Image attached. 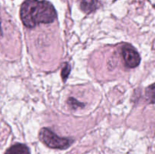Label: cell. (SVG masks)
Segmentation results:
<instances>
[{
  "mask_svg": "<svg viewBox=\"0 0 155 154\" xmlns=\"http://www.w3.org/2000/svg\"><path fill=\"white\" fill-rule=\"evenodd\" d=\"M21 19L25 27L33 28L39 24H50L57 18L55 9L47 1L26 0L21 8Z\"/></svg>",
  "mask_w": 155,
  "mask_h": 154,
  "instance_id": "6da1fadb",
  "label": "cell"
},
{
  "mask_svg": "<svg viewBox=\"0 0 155 154\" xmlns=\"http://www.w3.org/2000/svg\"><path fill=\"white\" fill-rule=\"evenodd\" d=\"M39 137L42 143L53 149H66L73 143L71 139L59 137L55 133L46 128H43L40 130Z\"/></svg>",
  "mask_w": 155,
  "mask_h": 154,
  "instance_id": "7a4b0ae2",
  "label": "cell"
},
{
  "mask_svg": "<svg viewBox=\"0 0 155 154\" xmlns=\"http://www.w3.org/2000/svg\"><path fill=\"white\" fill-rule=\"evenodd\" d=\"M122 56L124 63L129 68H135L140 63L141 57L138 51L133 47L126 45L122 48Z\"/></svg>",
  "mask_w": 155,
  "mask_h": 154,
  "instance_id": "3957f363",
  "label": "cell"
},
{
  "mask_svg": "<svg viewBox=\"0 0 155 154\" xmlns=\"http://www.w3.org/2000/svg\"><path fill=\"white\" fill-rule=\"evenodd\" d=\"M98 2L97 0H80V8L86 14L93 12L97 9Z\"/></svg>",
  "mask_w": 155,
  "mask_h": 154,
  "instance_id": "277c9868",
  "label": "cell"
},
{
  "mask_svg": "<svg viewBox=\"0 0 155 154\" xmlns=\"http://www.w3.org/2000/svg\"><path fill=\"white\" fill-rule=\"evenodd\" d=\"M5 154H30V151L26 145L16 143L8 148Z\"/></svg>",
  "mask_w": 155,
  "mask_h": 154,
  "instance_id": "5b68a950",
  "label": "cell"
},
{
  "mask_svg": "<svg viewBox=\"0 0 155 154\" xmlns=\"http://www.w3.org/2000/svg\"><path fill=\"white\" fill-rule=\"evenodd\" d=\"M145 98L148 104H155V83L145 88Z\"/></svg>",
  "mask_w": 155,
  "mask_h": 154,
  "instance_id": "8992f818",
  "label": "cell"
},
{
  "mask_svg": "<svg viewBox=\"0 0 155 154\" xmlns=\"http://www.w3.org/2000/svg\"><path fill=\"white\" fill-rule=\"evenodd\" d=\"M70 72H71V66L68 63H65L61 71V76L64 81H65L67 79V78L69 75Z\"/></svg>",
  "mask_w": 155,
  "mask_h": 154,
  "instance_id": "52a82bcc",
  "label": "cell"
},
{
  "mask_svg": "<svg viewBox=\"0 0 155 154\" xmlns=\"http://www.w3.org/2000/svg\"><path fill=\"white\" fill-rule=\"evenodd\" d=\"M68 103L73 109H77V107H83V106H84V104H83L82 103L78 102L77 100H75L74 98H70L69 99H68Z\"/></svg>",
  "mask_w": 155,
  "mask_h": 154,
  "instance_id": "ba28073f",
  "label": "cell"
},
{
  "mask_svg": "<svg viewBox=\"0 0 155 154\" xmlns=\"http://www.w3.org/2000/svg\"><path fill=\"white\" fill-rule=\"evenodd\" d=\"M2 34V28H1V20H0V36Z\"/></svg>",
  "mask_w": 155,
  "mask_h": 154,
  "instance_id": "9c48e42d",
  "label": "cell"
}]
</instances>
